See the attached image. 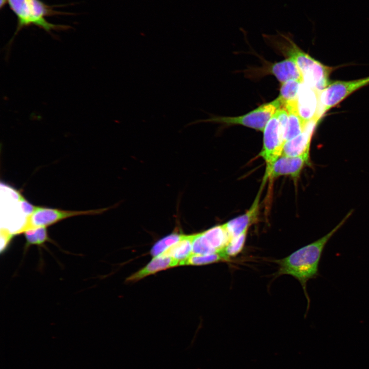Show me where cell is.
<instances>
[{
	"mask_svg": "<svg viewBox=\"0 0 369 369\" xmlns=\"http://www.w3.org/2000/svg\"><path fill=\"white\" fill-rule=\"evenodd\" d=\"M353 213L351 211L329 233L322 237L295 251L287 257L275 260L279 269L276 276L291 275L300 283L308 301V311L310 300L306 290L308 281L319 275V264L324 249L334 234L344 224Z\"/></svg>",
	"mask_w": 369,
	"mask_h": 369,
	"instance_id": "obj_1",
	"label": "cell"
},
{
	"mask_svg": "<svg viewBox=\"0 0 369 369\" xmlns=\"http://www.w3.org/2000/svg\"><path fill=\"white\" fill-rule=\"evenodd\" d=\"M265 37L294 59L302 73L304 83L319 92L329 84V76L332 68L303 52L288 35L279 33L274 36L266 35Z\"/></svg>",
	"mask_w": 369,
	"mask_h": 369,
	"instance_id": "obj_2",
	"label": "cell"
},
{
	"mask_svg": "<svg viewBox=\"0 0 369 369\" xmlns=\"http://www.w3.org/2000/svg\"><path fill=\"white\" fill-rule=\"evenodd\" d=\"M7 1L8 5L15 15L17 20L16 31L7 45V53L15 36L24 28L35 26L44 29L48 33H51L52 30H66L69 27L49 22L46 19L47 17L60 13L54 10L52 7L40 0H7Z\"/></svg>",
	"mask_w": 369,
	"mask_h": 369,
	"instance_id": "obj_3",
	"label": "cell"
},
{
	"mask_svg": "<svg viewBox=\"0 0 369 369\" xmlns=\"http://www.w3.org/2000/svg\"><path fill=\"white\" fill-rule=\"evenodd\" d=\"M278 96L271 102L263 104L244 115L238 116H218L212 115L206 119L192 121L187 126L201 122H213L226 125H240L263 132L265 126L281 106Z\"/></svg>",
	"mask_w": 369,
	"mask_h": 369,
	"instance_id": "obj_4",
	"label": "cell"
},
{
	"mask_svg": "<svg viewBox=\"0 0 369 369\" xmlns=\"http://www.w3.org/2000/svg\"><path fill=\"white\" fill-rule=\"evenodd\" d=\"M263 133V146L259 155L263 159L266 165L262 181L265 183L274 163L282 155L285 143L276 112L267 123Z\"/></svg>",
	"mask_w": 369,
	"mask_h": 369,
	"instance_id": "obj_5",
	"label": "cell"
},
{
	"mask_svg": "<svg viewBox=\"0 0 369 369\" xmlns=\"http://www.w3.org/2000/svg\"><path fill=\"white\" fill-rule=\"evenodd\" d=\"M106 209L87 211H69L34 206L32 212L27 217L19 234L25 230L35 227H47L65 219L79 215H95L101 213Z\"/></svg>",
	"mask_w": 369,
	"mask_h": 369,
	"instance_id": "obj_6",
	"label": "cell"
},
{
	"mask_svg": "<svg viewBox=\"0 0 369 369\" xmlns=\"http://www.w3.org/2000/svg\"><path fill=\"white\" fill-rule=\"evenodd\" d=\"M368 85L369 76L354 80L336 81L329 84L319 92L321 116L354 91Z\"/></svg>",
	"mask_w": 369,
	"mask_h": 369,
	"instance_id": "obj_7",
	"label": "cell"
},
{
	"mask_svg": "<svg viewBox=\"0 0 369 369\" xmlns=\"http://www.w3.org/2000/svg\"><path fill=\"white\" fill-rule=\"evenodd\" d=\"M230 239L224 224L196 233L193 242L192 254L219 252L225 248Z\"/></svg>",
	"mask_w": 369,
	"mask_h": 369,
	"instance_id": "obj_8",
	"label": "cell"
},
{
	"mask_svg": "<svg viewBox=\"0 0 369 369\" xmlns=\"http://www.w3.org/2000/svg\"><path fill=\"white\" fill-rule=\"evenodd\" d=\"M299 114L307 124L311 121H318L321 117L319 92L303 82L297 98Z\"/></svg>",
	"mask_w": 369,
	"mask_h": 369,
	"instance_id": "obj_9",
	"label": "cell"
},
{
	"mask_svg": "<svg viewBox=\"0 0 369 369\" xmlns=\"http://www.w3.org/2000/svg\"><path fill=\"white\" fill-rule=\"evenodd\" d=\"M309 153L297 156L281 155L274 163L268 179L289 176L294 181H297L303 168L309 163Z\"/></svg>",
	"mask_w": 369,
	"mask_h": 369,
	"instance_id": "obj_10",
	"label": "cell"
},
{
	"mask_svg": "<svg viewBox=\"0 0 369 369\" xmlns=\"http://www.w3.org/2000/svg\"><path fill=\"white\" fill-rule=\"evenodd\" d=\"M263 186L262 183L253 204L245 213L224 223L231 238L248 231L249 228L257 220L260 195Z\"/></svg>",
	"mask_w": 369,
	"mask_h": 369,
	"instance_id": "obj_11",
	"label": "cell"
},
{
	"mask_svg": "<svg viewBox=\"0 0 369 369\" xmlns=\"http://www.w3.org/2000/svg\"><path fill=\"white\" fill-rule=\"evenodd\" d=\"M317 122L316 121L308 122L301 134L285 141L282 155L297 156L309 153L312 135Z\"/></svg>",
	"mask_w": 369,
	"mask_h": 369,
	"instance_id": "obj_12",
	"label": "cell"
},
{
	"mask_svg": "<svg viewBox=\"0 0 369 369\" xmlns=\"http://www.w3.org/2000/svg\"><path fill=\"white\" fill-rule=\"evenodd\" d=\"M179 261L170 257L159 255L153 258L144 268L129 276L126 281L134 282L159 271L179 265Z\"/></svg>",
	"mask_w": 369,
	"mask_h": 369,
	"instance_id": "obj_13",
	"label": "cell"
},
{
	"mask_svg": "<svg viewBox=\"0 0 369 369\" xmlns=\"http://www.w3.org/2000/svg\"><path fill=\"white\" fill-rule=\"evenodd\" d=\"M281 83L295 79L303 81L302 73L294 59L291 57L272 65L269 70Z\"/></svg>",
	"mask_w": 369,
	"mask_h": 369,
	"instance_id": "obj_14",
	"label": "cell"
},
{
	"mask_svg": "<svg viewBox=\"0 0 369 369\" xmlns=\"http://www.w3.org/2000/svg\"><path fill=\"white\" fill-rule=\"evenodd\" d=\"M281 105L286 109L289 117L288 125L284 137L285 141H286L301 134L307 124L303 121L299 114L297 100L282 103Z\"/></svg>",
	"mask_w": 369,
	"mask_h": 369,
	"instance_id": "obj_15",
	"label": "cell"
},
{
	"mask_svg": "<svg viewBox=\"0 0 369 369\" xmlns=\"http://www.w3.org/2000/svg\"><path fill=\"white\" fill-rule=\"evenodd\" d=\"M195 234L186 235L160 255L170 257L181 262L186 260L192 254L193 242ZM180 264V263H179Z\"/></svg>",
	"mask_w": 369,
	"mask_h": 369,
	"instance_id": "obj_16",
	"label": "cell"
},
{
	"mask_svg": "<svg viewBox=\"0 0 369 369\" xmlns=\"http://www.w3.org/2000/svg\"><path fill=\"white\" fill-rule=\"evenodd\" d=\"M22 234L26 239V250L31 245L42 246L45 242L51 241L47 227H39L25 230Z\"/></svg>",
	"mask_w": 369,
	"mask_h": 369,
	"instance_id": "obj_17",
	"label": "cell"
},
{
	"mask_svg": "<svg viewBox=\"0 0 369 369\" xmlns=\"http://www.w3.org/2000/svg\"><path fill=\"white\" fill-rule=\"evenodd\" d=\"M229 260L221 252L207 254H192L179 265H202Z\"/></svg>",
	"mask_w": 369,
	"mask_h": 369,
	"instance_id": "obj_18",
	"label": "cell"
},
{
	"mask_svg": "<svg viewBox=\"0 0 369 369\" xmlns=\"http://www.w3.org/2000/svg\"><path fill=\"white\" fill-rule=\"evenodd\" d=\"M303 82L292 79L281 83L279 97L282 104L297 100L300 88Z\"/></svg>",
	"mask_w": 369,
	"mask_h": 369,
	"instance_id": "obj_19",
	"label": "cell"
},
{
	"mask_svg": "<svg viewBox=\"0 0 369 369\" xmlns=\"http://www.w3.org/2000/svg\"><path fill=\"white\" fill-rule=\"evenodd\" d=\"M184 235L183 234L175 232L171 233L157 241L150 251L153 257L160 255L170 247L179 241Z\"/></svg>",
	"mask_w": 369,
	"mask_h": 369,
	"instance_id": "obj_20",
	"label": "cell"
},
{
	"mask_svg": "<svg viewBox=\"0 0 369 369\" xmlns=\"http://www.w3.org/2000/svg\"><path fill=\"white\" fill-rule=\"evenodd\" d=\"M247 232L231 238L225 248L220 251L227 259L229 260L230 257L235 256L241 252L245 244Z\"/></svg>",
	"mask_w": 369,
	"mask_h": 369,
	"instance_id": "obj_21",
	"label": "cell"
},
{
	"mask_svg": "<svg viewBox=\"0 0 369 369\" xmlns=\"http://www.w3.org/2000/svg\"><path fill=\"white\" fill-rule=\"evenodd\" d=\"M6 4H8L7 0H0V8L2 9Z\"/></svg>",
	"mask_w": 369,
	"mask_h": 369,
	"instance_id": "obj_22",
	"label": "cell"
}]
</instances>
